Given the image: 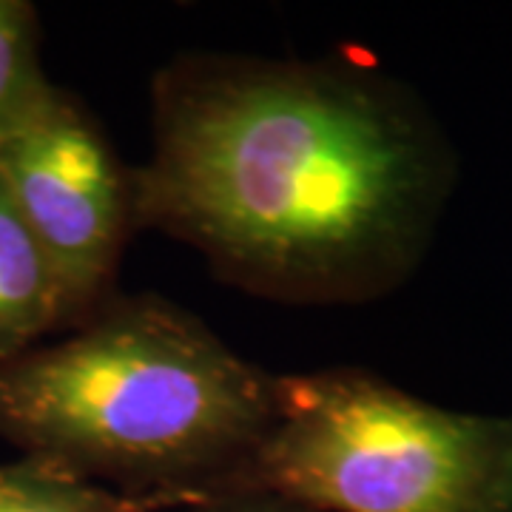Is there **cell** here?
<instances>
[{
    "label": "cell",
    "instance_id": "obj_1",
    "mask_svg": "<svg viewBox=\"0 0 512 512\" xmlns=\"http://www.w3.org/2000/svg\"><path fill=\"white\" fill-rule=\"evenodd\" d=\"M137 228L256 296L350 305L410 259L436 151L393 83L353 60L174 57L151 86Z\"/></svg>",
    "mask_w": 512,
    "mask_h": 512
},
{
    "label": "cell",
    "instance_id": "obj_2",
    "mask_svg": "<svg viewBox=\"0 0 512 512\" xmlns=\"http://www.w3.org/2000/svg\"><path fill=\"white\" fill-rule=\"evenodd\" d=\"M276 410V376L154 293L0 362V439L131 493L228 495Z\"/></svg>",
    "mask_w": 512,
    "mask_h": 512
},
{
    "label": "cell",
    "instance_id": "obj_8",
    "mask_svg": "<svg viewBox=\"0 0 512 512\" xmlns=\"http://www.w3.org/2000/svg\"><path fill=\"white\" fill-rule=\"evenodd\" d=\"M188 512H311V510L296 507V504H288V501L274 498V495L239 493V495H222V498H214V501H208V504L191 507Z\"/></svg>",
    "mask_w": 512,
    "mask_h": 512
},
{
    "label": "cell",
    "instance_id": "obj_4",
    "mask_svg": "<svg viewBox=\"0 0 512 512\" xmlns=\"http://www.w3.org/2000/svg\"><path fill=\"white\" fill-rule=\"evenodd\" d=\"M0 183L46 254L63 299V330L106 302L134 220L131 171L74 94L49 86L0 143Z\"/></svg>",
    "mask_w": 512,
    "mask_h": 512
},
{
    "label": "cell",
    "instance_id": "obj_5",
    "mask_svg": "<svg viewBox=\"0 0 512 512\" xmlns=\"http://www.w3.org/2000/svg\"><path fill=\"white\" fill-rule=\"evenodd\" d=\"M55 330H63V299L52 265L0 183V362Z\"/></svg>",
    "mask_w": 512,
    "mask_h": 512
},
{
    "label": "cell",
    "instance_id": "obj_6",
    "mask_svg": "<svg viewBox=\"0 0 512 512\" xmlns=\"http://www.w3.org/2000/svg\"><path fill=\"white\" fill-rule=\"evenodd\" d=\"M208 501L214 498L131 493L32 456L0 464V512H165L191 510Z\"/></svg>",
    "mask_w": 512,
    "mask_h": 512
},
{
    "label": "cell",
    "instance_id": "obj_9",
    "mask_svg": "<svg viewBox=\"0 0 512 512\" xmlns=\"http://www.w3.org/2000/svg\"><path fill=\"white\" fill-rule=\"evenodd\" d=\"M501 501H504V512H512V421H507V441L501 461Z\"/></svg>",
    "mask_w": 512,
    "mask_h": 512
},
{
    "label": "cell",
    "instance_id": "obj_3",
    "mask_svg": "<svg viewBox=\"0 0 512 512\" xmlns=\"http://www.w3.org/2000/svg\"><path fill=\"white\" fill-rule=\"evenodd\" d=\"M507 421L441 410L362 370L276 376V410L228 495L311 512H504Z\"/></svg>",
    "mask_w": 512,
    "mask_h": 512
},
{
    "label": "cell",
    "instance_id": "obj_7",
    "mask_svg": "<svg viewBox=\"0 0 512 512\" xmlns=\"http://www.w3.org/2000/svg\"><path fill=\"white\" fill-rule=\"evenodd\" d=\"M40 63V23L32 3L0 0V143L49 92Z\"/></svg>",
    "mask_w": 512,
    "mask_h": 512
}]
</instances>
